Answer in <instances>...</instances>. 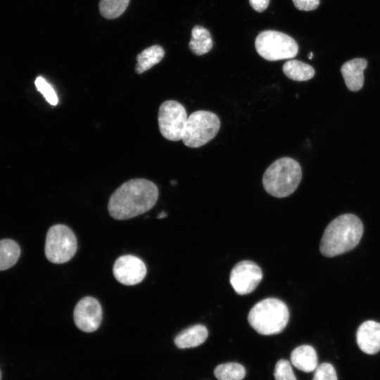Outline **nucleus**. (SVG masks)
<instances>
[{"label":"nucleus","mask_w":380,"mask_h":380,"mask_svg":"<svg viewBox=\"0 0 380 380\" xmlns=\"http://www.w3.org/2000/svg\"><path fill=\"white\" fill-rule=\"evenodd\" d=\"M158 198V189L151 181L137 178L120 186L110 197L108 210L114 219L123 220L151 210Z\"/></svg>","instance_id":"f257e3e1"},{"label":"nucleus","mask_w":380,"mask_h":380,"mask_svg":"<svg viewBox=\"0 0 380 380\" xmlns=\"http://www.w3.org/2000/svg\"><path fill=\"white\" fill-rule=\"evenodd\" d=\"M363 224L356 215L343 214L333 220L322 235L319 251L325 257H334L353 250L360 242Z\"/></svg>","instance_id":"f03ea898"},{"label":"nucleus","mask_w":380,"mask_h":380,"mask_svg":"<svg viewBox=\"0 0 380 380\" xmlns=\"http://www.w3.org/2000/svg\"><path fill=\"white\" fill-rule=\"evenodd\" d=\"M302 178L299 163L289 157H282L273 162L262 177L265 190L276 198L286 197L297 189Z\"/></svg>","instance_id":"7ed1b4c3"},{"label":"nucleus","mask_w":380,"mask_h":380,"mask_svg":"<svg viewBox=\"0 0 380 380\" xmlns=\"http://www.w3.org/2000/svg\"><path fill=\"white\" fill-rule=\"evenodd\" d=\"M289 319L288 307L283 301L274 298H265L257 303L248 315L251 327L262 335L281 333Z\"/></svg>","instance_id":"20e7f679"},{"label":"nucleus","mask_w":380,"mask_h":380,"mask_svg":"<svg viewBox=\"0 0 380 380\" xmlns=\"http://www.w3.org/2000/svg\"><path fill=\"white\" fill-rule=\"evenodd\" d=\"M220 127V120L217 115L197 110L188 117L182 140L188 147L198 148L211 141Z\"/></svg>","instance_id":"39448f33"},{"label":"nucleus","mask_w":380,"mask_h":380,"mask_svg":"<svg viewBox=\"0 0 380 380\" xmlns=\"http://www.w3.org/2000/svg\"><path fill=\"white\" fill-rule=\"evenodd\" d=\"M255 46L258 53L270 61L293 58L298 51V46L291 37L275 30L261 32Z\"/></svg>","instance_id":"423d86ee"},{"label":"nucleus","mask_w":380,"mask_h":380,"mask_svg":"<svg viewBox=\"0 0 380 380\" xmlns=\"http://www.w3.org/2000/svg\"><path fill=\"white\" fill-rule=\"evenodd\" d=\"M77 251V239L66 225L55 224L46 234L44 252L49 261L62 264L69 261Z\"/></svg>","instance_id":"0eeeda50"},{"label":"nucleus","mask_w":380,"mask_h":380,"mask_svg":"<svg viewBox=\"0 0 380 380\" xmlns=\"http://www.w3.org/2000/svg\"><path fill=\"white\" fill-rule=\"evenodd\" d=\"M187 118L182 104L174 100L164 101L160 106L158 115L160 132L167 140H182Z\"/></svg>","instance_id":"6e6552de"},{"label":"nucleus","mask_w":380,"mask_h":380,"mask_svg":"<svg viewBox=\"0 0 380 380\" xmlns=\"http://www.w3.org/2000/svg\"><path fill=\"white\" fill-rule=\"evenodd\" d=\"M262 279L261 268L251 260H243L232 268L229 281L239 295H246L253 291Z\"/></svg>","instance_id":"1a4fd4ad"},{"label":"nucleus","mask_w":380,"mask_h":380,"mask_svg":"<svg viewBox=\"0 0 380 380\" xmlns=\"http://www.w3.org/2000/svg\"><path fill=\"white\" fill-rule=\"evenodd\" d=\"M102 308L94 298L87 296L76 305L73 318L76 327L82 331L90 333L99 327L102 320Z\"/></svg>","instance_id":"9d476101"},{"label":"nucleus","mask_w":380,"mask_h":380,"mask_svg":"<svg viewBox=\"0 0 380 380\" xmlns=\"http://www.w3.org/2000/svg\"><path fill=\"white\" fill-rule=\"evenodd\" d=\"M113 272L120 283L132 286L140 283L146 274V267L138 257L125 255L118 258L114 263Z\"/></svg>","instance_id":"9b49d317"},{"label":"nucleus","mask_w":380,"mask_h":380,"mask_svg":"<svg viewBox=\"0 0 380 380\" xmlns=\"http://www.w3.org/2000/svg\"><path fill=\"white\" fill-rule=\"evenodd\" d=\"M357 343L362 351L373 355L380 350V323L367 320L357 329Z\"/></svg>","instance_id":"f8f14e48"},{"label":"nucleus","mask_w":380,"mask_h":380,"mask_svg":"<svg viewBox=\"0 0 380 380\" xmlns=\"http://www.w3.org/2000/svg\"><path fill=\"white\" fill-rule=\"evenodd\" d=\"M367 61L362 58H356L346 62L341 72L347 88L353 91L360 90L364 84V70Z\"/></svg>","instance_id":"ddd939ff"},{"label":"nucleus","mask_w":380,"mask_h":380,"mask_svg":"<svg viewBox=\"0 0 380 380\" xmlns=\"http://www.w3.org/2000/svg\"><path fill=\"white\" fill-rule=\"evenodd\" d=\"M208 336V329L204 325L196 324L178 334L174 342L175 346L180 349L194 348L204 343Z\"/></svg>","instance_id":"4468645a"},{"label":"nucleus","mask_w":380,"mask_h":380,"mask_svg":"<svg viewBox=\"0 0 380 380\" xmlns=\"http://www.w3.org/2000/svg\"><path fill=\"white\" fill-rule=\"evenodd\" d=\"M291 361L297 369L311 372L317 367V355L314 348L310 345H302L291 353Z\"/></svg>","instance_id":"2eb2a0df"},{"label":"nucleus","mask_w":380,"mask_h":380,"mask_svg":"<svg viewBox=\"0 0 380 380\" xmlns=\"http://www.w3.org/2000/svg\"><path fill=\"white\" fill-rule=\"evenodd\" d=\"M165 51L160 45H153L144 49L137 56L135 72L141 74L161 61Z\"/></svg>","instance_id":"dca6fc26"},{"label":"nucleus","mask_w":380,"mask_h":380,"mask_svg":"<svg viewBox=\"0 0 380 380\" xmlns=\"http://www.w3.org/2000/svg\"><path fill=\"white\" fill-rule=\"evenodd\" d=\"M191 51L197 56H202L210 51L213 40L210 32L201 25H196L191 30V39L189 43Z\"/></svg>","instance_id":"f3484780"},{"label":"nucleus","mask_w":380,"mask_h":380,"mask_svg":"<svg viewBox=\"0 0 380 380\" xmlns=\"http://www.w3.org/2000/svg\"><path fill=\"white\" fill-rule=\"evenodd\" d=\"M283 72L289 79L295 81H306L315 75L314 68L302 61L290 60L283 65Z\"/></svg>","instance_id":"a211bd4d"},{"label":"nucleus","mask_w":380,"mask_h":380,"mask_svg":"<svg viewBox=\"0 0 380 380\" xmlns=\"http://www.w3.org/2000/svg\"><path fill=\"white\" fill-rule=\"evenodd\" d=\"M20 255L19 245L13 240H0V271L13 267Z\"/></svg>","instance_id":"6ab92c4d"},{"label":"nucleus","mask_w":380,"mask_h":380,"mask_svg":"<svg viewBox=\"0 0 380 380\" xmlns=\"http://www.w3.org/2000/svg\"><path fill=\"white\" fill-rule=\"evenodd\" d=\"M214 374L218 380H242L246 375L245 368L236 362H227L217 365Z\"/></svg>","instance_id":"aec40b11"},{"label":"nucleus","mask_w":380,"mask_h":380,"mask_svg":"<svg viewBox=\"0 0 380 380\" xmlns=\"http://www.w3.org/2000/svg\"><path fill=\"white\" fill-rule=\"evenodd\" d=\"M129 3V0H100L99 11L107 19H115L121 15Z\"/></svg>","instance_id":"412c9836"},{"label":"nucleus","mask_w":380,"mask_h":380,"mask_svg":"<svg viewBox=\"0 0 380 380\" xmlns=\"http://www.w3.org/2000/svg\"><path fill=\"white\" fill-rule=\"evenodd\" d=\"M38 91L45 98L46 101L52 106H56L58 103L57 94L52 86L42 76L36 78L34 82Z\"/></svg>","instance_id":"4be33fe9"},{"label":"nucleus","mask_w":380,"mask_h":380,"mask_svg":"<svg viewBox=\"0 0 380 380\" xmlns=\"http://www.w3.org/2000/svg\"><path fill=\"white\" fill-rule=\"evenodd\" d=\"M275 380H296L290 362L286 360H279L274 368Z\"/></svg>","instance_id":"5701e85b"},{"label":"nucleus","mask_w":380,"mask_h":380,"mask_svg":"<svg viewBox=\"0 0 380 380\" xmlns=\"http://www.w3.org/2000/svg\"><path fill=\"white\" fill-rule=\"evenodd\" d=\"M312 380H338L334 367L327 362H324L316 368Z\"/></svg>","instance_id":"b1692460"},{"label":"nucleus","mask_w":380,"mask_h":380,"mask_svg":"<svg viewBox=\"0 0 380 380\" xmlns=\"http://www.w3.org/2000/svg\"><path fill=\"white\" fill-rule=\"evenodd\" d=\"M294 6L300 11H312L316 9L319 4V0H292Z\"/></svg>","instance_id":"393cba45"},{"label":"nucleus","mask_w":380,"mask_h":380,"mask_svg":"<svg viewBox=\"0 0 380 380\" xmlns=\"http://www.w3.org/2000/svg\"><path fill=\"white\" fill-rule=\"evenodd\" d=\"M249 3L255 11L262 12L267 8L270 0H249Z\"/></svg>","instance_id":"a878e982"},{"label":"nucleus","mask_w":380,"mask_h":380,"mask_svg":"<svg viewBox=\"0 0 380 380\" xmlns=\"http://www.w3.org/2000/svg\"><path fill=\"white\" fill-rule=\"evenodd\" d=\"M167 213H165V212H161L160 213L158 214V215L157 216V218L158 219H162L163 217H167Z\"/></svg>","instance_id":"bb28decb"},{"label":"nucleus","mask_w":380,"mask_h":380,"mask_svg":"<svg viewBox=\"0 0 380 380\" xmlns=\"http://www.w3.org/2000/svg\"><path fill=\"white\" fill-rule=\"evenodd\" d=\"M312 56H313L312 52H310V53H309L308 58H309V59H311V58H312Z\"/></svg>","instance_id":"cd10ccee"},{"label":"nucleus","mask_w":380,"mask_h":380,"mask_svg":"<svg viewBox=\"0 0 380 380\" xmlns=\"http://www.w3.org/2000/svg\"><path fill=\"white\" fill-rule=\"evenodd\" d=\"M1 377H2L1 372V370H0V380H1Z\"/></svg>","instance_id":"c85d7f7f"}]
</instances>
